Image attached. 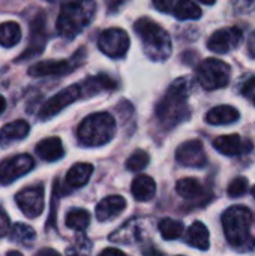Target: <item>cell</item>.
Instances as JSON below:
<instances>
[{
	"label": "cell",
	"mask_w": 255,
	"mask_h": 256,
	"mask_svg": "<svg viewBox=\"0 0 255 256\" xmlns=\"http://www.w3.org/2000/svg\"><path fill=\"white\" fill-rule=\"evenodd\" d=\"M44 186L36 184L32 188H26L15 195V202L23 212V214L29 219H35L42 214L45 207L44 200Z\"/></svg>",
	"instance_id": "ba28073f"
},
{
	"label": "cell",
	"mask_w": 255,
	"mask_h": 256,
	"mask_svg": "<svg viewBox=\"0 0 255 256\" xmlns=\"http://www.w3.org/2000/svg\"><path fill=\"white\" fill-rule=\"evenodd\" d=\"M173 15L177 20H198L201 16L200 6L192 0H179L173 8Z\"/></svg>",
	"instance_id": "4316f807"
},
{
	"label": "cell",
	"mask_w": 255,
	"mask_h": 256,
	"mask_svg": "<svg viewBox=\"0 0 255 256\" xmlns=\"http://www.w3.org/2000/svg\"><path fill=\"white\" fill-rule=\"evenodd\" d=\"M231 68L218 58H207L197 69V80L206 90H216L228 86Z\"/></svg>",
	"instance_id": "8992f818"
},
{
	"label": "cell",
	"mask_w": 255,
	"mask_h": 256,
	"mask_svg": "<svg viewBox=\"0 0 255 256\" xmlns=\"http://www.w3.org/2000/svg\"><path fill=\"white\" fill-rule=\"evenodd\" d=\"M131 192H132L134 198L137 201H140V202L150 201L155 196V194H156L155 180L152 177H149V176H138L132 182Z\"/></svg>",
	"instance_id": "44dd1931"
},
{
	"label": "cell",
	"mask_w": 255,
	"mask_h": 256,
	"mask_svg": "<svg viewBox=\"0 0 255 256\" xmlns=\"http://www.w3.org/2000/svg\"><path fill=\"white\" fill-rule=\"evenodd\" d=\"M177 194L185 200H198L204 195V188L197 178H183L176 186Z\"/></svg>",
	"instance_id": "484cf974"
},
{
	"label": "cell",
	"mask_w": 255,
	"mask_h": 256,
	"mask_svg": "<svg viewBox=\"0 0 255 256\" xmlns=\"http://www.w3.org/2000/svg\"><path fill=\"white\" fill-rule=\"evenodd\" d=\"M96 14L95 0H72L60 8L57 18V32L66 39L80 34Z\"/></svg>",
	"instance_id": "7a4b0ae2"
},
{
	"label": "cell",
	"mask_w": 255,
	"mask_h": 256,
	"mask_svg": "<svg viewBox=\"0 0 255 256\" xmlns=\"http://www.w3.org/2000/svg\"><path fill=\"white\" fill-rule=\"evenodd\" d=\"M35 160L30 154H18L0 162V184H9L17 178L30 172Z\"/></svg>",
	"instance_id": "30bf717a"
},
{
	"label": "cell",
	"mask_w": 255,
	"mask_h": 256,
	"mask_svg": "<svg viewBox=\"0 0 255 256\" xmlns=\"http://www.w3.org/2000/svg\"><path fill=\"white\" fill-rule=\"evenodd\" d=\"M177 2L179 0H153V4L158 10L168 14V12H173V8Z\"/></svg>",
	"instance_id": "d6a6232c"
},
{
	"label": "cell",
	"mask_w": 255,
	"mask_h": 256,
	"mask_svg": "<svg viewBox=\"0 0 255 256\" xmlns=\"http://www.w3.org/2000/svg\"><path fill=\"white\" fill-rule=\"evenodd\" d=\"M44 254H53V255H57V252L50 250V249H45V250H39V252H38V255H44Z\"/></svg>",
	"instance_id": "f35d334b"
},
{
	"label": "cell",
	"mask_w": 255,
	"mask_h": 256,
	"mask_svg": "<svg viewBox=\"0 0 255 256\" xmlns=\"http://www.w3.org/2000/svg\"><path fill=\"white\" fill-rule=\"evenodd\" d=\"M248 50H249L251 56L255 57V32L251 34V38H249V40H248Z\"/></svg>",
	"instance_id": "8d00e7d4"
},
{
	"label": "cell",
	"mask_w": 255,
	"mask_h": 256,
	"mask_svg": "<svg viewBox=\"0 0 255 256\" xmlns=\"http://www.w3.org/2000/svg\"><path fill=\"white\" fill-rule=\"evenodd\" d=\"M48 2H51V3H57V2H60V0H48Z\"/></svg>",
	"instance_id": "60d3db41"
},
{
	"label": "cell",
	"mask_w": 255,
	"mask_h": 256,
	"mask_svg": "<svg viewBox=\"0 0 255 256\" xmlns=\"http://www.w3.org/2000/svg\"><path fill=\"white\" fill-rule=\"evenodd\" d=\"M65 224L74 231H84L90 224V214L83 208H74L66 214Z\"/></svg>",
	"instance_id": "f1b7e54d"
},
{
	"label": "cell",
	"mask_w": 255,
	"mask_h": 256,
	"mask_svg": "<svg viewBox=\"0 0 255 256\" xmlns=\"http://www.w3.org/2000/svg\"><path fill=\"white\" fill-rule=\"evenodd\" d=\"M185 242L191 248H195L198 250H207L209 249V231H207V228L201 222H194L185 236Z\"/></svg>",
	"instance_id": "603a6c76"
},
{
	"label": "cell",
	"mask_w": 255,
	"mask_h": 256,
	"mask_svg": "<svg viewBox=\"0 0 255 256\" xmlns=\"http://www.w3.org/2000/svg\"><path fill=\"white\" fill-rule=\"evenodd\" d=\"M242 93L246 98H255V76H251L245 84L242 86Z\"/></svg>",
	"instance_id": "e575fe53"
},
{
	"label": "cell",
	"mask_w": 255,
	"mask_h": 256,
	"mask_svg": "<svg viewBox=\"0 0 255 256\" xmlns=\"http://www.w3.org/2000/svg\"><path fill=\"white\" fill-rule=\"evenodd\" d=\"M134 28L140 36L146 54L155 62H164L171 54L170 34L155 21L149 18H140L135 21Z\"/></svg>",
	"instance_id": "277c9868"
},
{
	"label": "cell",
	"mask_w": 255,
	"mask_h": 256,
	"mask_svg": "<svg viewBox=\"0 0 255 256\" xmlns=\"http://www.w3.org/2000/svg\"><path fill=\"white\" fill-rule=\"evenodd\" d=\"M92 172H93V166L90 164H84V162L75 164L66 174V184L71 189L83 188L92 177Z\"/></svg>",
	"instance_id": "7402d4cb"
},
{
	"label": "cell",
	"mask_w": 255,
	"mask_h": 256,
	"mask_svg": "<svg viewBox=\"0 0 255 256\" xmlns=\"http://www.w3.org/2000/svg\"><path fill=\"white\" fill-rule=\"evenodd\" d=\"M9 238H11V242H14L17 244L29 248L36 240V232L32 226H29L26 224H15L9 231Z\"/></svg>",
	"instance_id": "d4e9b609"
},
{
	"label": "cell",
	"mask_w": 255,
	"mask_h": 256,
	"mask_svg": "<svg viewBox=\"0 0 255 256\" xmlns=\"http://www.w3.org/2000/svg\"><path fill=\"white\" fill-rule=\"evenodd\" d=\"M74 60H44L39 63H35L29 68L27 74L35 78H42V76H57V75H65L71 72L75 68Z\"/></svg>",
	"instance_id": "4fadbf2b"
},
{
	"label": "cell",
	"mask_w": 255,
	"mask_h": 256,
	"mask_svg": "<svg viewBox=\"0 0 255 256\" xmlns=\"http://www.w3.org/2000/svg\"><path fill=\"white\" fill-rule=\"evenodd\" d=\"M98 46L105 56L119 58L123 57L129 50V36L122 28H108L101 33Z\"/></svg>",
	"instance_id": "9c48e42d"
},
{
	"label": "cell",
	"mask_w": 255,
	"mask_h": 256,
	"mask_svg": "<svg viewBox=\"0 0 255 256\" xmlns=\"http://www.w3.org/2000/svg\"><path fill=\"white\" fill-rule=\"evenodd\" d=\"M36 153L45 162H56L62 159L65 154L62 140L59 136H50V138L39 141L36 146Z\"/></svg>",
	"instance_id": "ac0fdd59"
},
{
	"label": "cell",
	"mask_w": 255,
	"mask_h": 256,
	"mask_svg": "<svg viewBox=\"0 0 255 256\" xmlns=\"http://www.w3.org/2000/svg\"><path fill=\"white\" fill-rule=\"evenodd\" d=\"M21 27L15 21H5L0 24V45L12 48L21 40Z\"/></svg>",
	"instance_id": "cb8c5ba5"
},
{
	"label": "cell",
	"mask_w": 255,
	"mask_h": 256,
	"mask_svg": "<svg viewBox=\"0 0 255 256\" xmlns=\"http://www.w3.org/2000/svg\"><path fill=\"white\" fill-rule=\"evenodd\" d=\"M6 110V99L0 94V114Z\"/></svg>",
	"instance_id": "74e56055"
},
{
	"label": "cell",
	"mask_w": 255,
	"mask_h": 256,
	"mask_svg": "<svg viewBox=\"0 0 255 256\" xmlns=\"http://www.w3.org/2000/svg\"><path fill=\"white\" fill-rule=\"evenodd\" d=\"M81 86V94L83 96H93L96 93L105 92V90H114L117 87V82L111 80L108 75H96L87 78Z\"/></svg>",
	"instance_id": "ffe728a7"
},
{
	"label": "cell",
	"mask_w": 255,
	"mask_h": 256,
	"mask_svg": "<svg viewBox=\"0 0 255 256\" xmlns=\"http://www.w3.org/2000/svg\"><path fill=\"white\" fill-rule=\"evenodd\" d=\"M252 196H254V200H255V186H254V189H252Z\"/></svg>",
	"instance_id": "b9f144b4"
},
{
	"label": "cell",
	"mask_w": 255,
	"mask_h": 256,
	"mask_svg": "<svg viewBox=\"0 0 255 256\" xmlns=\"http://www.w3.org/2000/svg\"><path fill=\"white\" fill-rule=\"evenodd\" d=\"M147 165H149V154L144 150H137L126 160V168L129 171H134V172L143 171Z\"/></svg>",
	"instance_id": "4dcf8cb0"
},
{
	"label": "cell",
	"mask_w": 255,
	"mask_h": 256,
	"mask_svg": "<svg viewBox=\"0 0 255 256\" xmlns=\"http://www.w3.org/2000/svg\"><path fill=\"white\" fill-rule=\"evenodd\" d=\"M11 231V220L8 218V214L0 210V237H5L6 234H9Z\"/></svg>",
	"instance_id": "836d02e7"
},
{
	"label": "cell",
	"mask_w": 255,
	"mask_h": 256,
	"mask_svg": "<svg viewBox=\"0 0 255 256\" xmlns=\"http://www.w3.org/2000/svg\"><path fill=\"white\" fill-rule=\"evenodd\" d=\"M116 134L114 117L108 112H95L87 116L78 126L77 135L83 146L99 147L113 140Z\"/></svg>",
	"instance_id": "5b68a950"
},
{
	"label": "cell",
	"mask_w": 255,
	"mask_h": 256,
	"mask_svg": "<svg viewBox=\"0 0 255 256\" xmlns=\"http://www.w3.org/2000/svg\"><path fill=\"white\" fill-rule=\"evenodd\" d=\"M30 132V124L24 120H15L0 129V146L8 147L17 141L24 140Z\"/></svg>",
	"instance_id": "9a60e30c"
},
{
	"label": "cell",
	"mask_w": 255,
	"mask_h": 256,
	"mask_svg": "<svg viewBox=\"0 0 255 256\" xmlns=\"http://www.w3.org/2000/svg\"><path fill=\"white\" fill-rule=\"evenodd\" d=\"M240 118V114L239 111L234 108V106H230V105H219V106H215L212 108L207 116H206V120L209 124H213V126H224V124H231L234 122H237Z\"/></svg>",
	"instance_id": "d6986e66"
},
{
	"label": "cell",
	"mask_w": 255,
	"mask_h": 256,
	"mask_svg": "<svg viewBox=\"0 0 255 256\" xmlns=\"http://www.w3.org/2000/svg\"><path fill=\"white\" fill-rule=\"evenodd\" d=\"M44 32H45V24H44L42 18H36L33 22H30V44H29L27 50L24 51V54L21 56V60H24L30 56H36L42 51V48L45 46V42H47Z\"/></svg>",
	"instance_id": "e0dca14e"
},
{
	"label": "cell",
	"mask_w": 255,
	"mask_h": 256,
	"mask_svg": "<svg viewBox=\"0 0 255 256\" xmlns=\"http://www.w3.org/2000/svg\"><path fill=\"white\" fill-rule=\"evenodd\" d=\"M81 86L80 84H74L69 86L66 88H63L62 92L56 93L54 96H51L41 108L39 111V120H50L54 116H57L62 110H65L68 105L74 104L78 98H81Z\"/></svg>",
	"instance_id": "52a82bcc"
},
{
	"label": "cell",
	"mask_w": 255,
	"mask_h": 256,
	"mask_svg": "<svg viewBox=\"0 0 255 256\" xmlns=\"http://www.w3.org/2000/svg\"><path fill=\"white\" fill-rule=\"evenodd\" d=\"M243 39V32L239 27H227L215 32L209 42L207 46L210 51L218 52V54H227L233 50H236Z\"/></svg>",
	"instance_id": "8fae6325"
},
{
	"label": "cell",
	"mask_w": 255,
	"mask_h": 256,
	"mask_svg": "<svg viewBox=\"0 0 255 256\" xmlns=\"http://www.w3.org/2000/svg\"><path fill=\"white\" fill-rule=\"evenodd\" d=\"M251 225L252 213L243 206L230 207L222 214V228L225 232V238L233 248L239 250L254 249L255 240L249 236Z\"/></svg>",
	"instance_id": "3957f363"
},
{
	"label": "cell",
	"mask_w": 255,
	"mask_h": 256,
	"mask_svg": "<svg viewBox=\"0 0 255 256\" xmlns=\"http://www.w3.org/2000/svg\"><path fill=\"white\" fill-rule=\"evenodd\" d=\"M213 147L225 156H240L252 150V142L243 140L237 134H231V135L218 136L213 141Z\"/></svg>",
	"instance_id": "5bb4252c"
},
{
	"label": "cell",
	"mask_w": 255,
	"mask_h": 256,
	"mask_svg": "<svg viewBox=\"0 0 255 256\" xmlns=\"http://www.w3.org/2000/svg\"><path fill=\"white\" fill-rule=\"evenodd\" d=\"M141 236V228H140V222L137 220H131L128 222L123 228H120L116 234L111 236L113 242H123V243H132L140 240Z\"/></svg>",
	"instance_id": "83f0119b"
},
{
	"label": "cell",
	"mask_w": 255,
	"mask_h": 256,
	"mask_svg": "<svg viewBox=\"0 0 255 256\" xmlns=\"http://www.w3.org/2000/svg\"><path fill=\"white\" fill-rule=\"evenodd\" d=\"M102 255H117V256H125V254L119 249H113V248H108L105 250H102Z\"/></svg>",
	"instance_id": "d590c367"
},
{
	"label": "cell",
	"mask_w": 255,
	"mask_h": 256,
	"mask_svg": "<svg viewBox=\"0 0 255 256\" xmlns=\"http://www.w3.org/2000/svg\"><path fill=\"white\" fill-rule=\"evenodd\" d=\"M198 2H201V3H204V4H213L216 0H198Z\"/></svg>",
	"instance_id": "ab89813d"
},
{
	"label": "cell",
	"mask_w": 255,
	"mask_h": 256,
	"mask_svg": "<svg viewBox=\"0 0 255 256\" xmlns=\"http://www.w3.org/2000/svg\"><path fill=\"white\" fill-rule=\"evenodd\" d=\"M176 159L183 166H191V168H201L207 164L203 144L198 140H191L183 142L176 152Z\"/></svg>",
	"instance_id": "7c38bea8"
},
{
	"label": "cell",
	"mask_w": 255,
	"mask_h": 256,
	"mask_svg": "<svg viewBox=\"0 0 255 256\" xmlns=\"http://www.w3.org/2000/svg\"><path fill=\"white\" fill-rule=\"evenodd\" d=\"M189 92L191 86L186 78H177L170 86L167 94L162 98L156 108V116L164 126L173 128L189 116V108L186 102Z\"/></svg>",
	"instance_id": "6da1fadb"
},
{
	"label": "cell",
	"mask_w": 255,
	"mask_h": 256,
	"mask_svg": "<svg viewBox=\"0 0 255 256\" xmlns=\"http://www.w3.org/2000/svg\"><path fill=\"white\" fill-rule=\"evenodd\" d=\"M125 207H126V201L123 196H119V195L107 196L96 206V218L101 222H107L119 216L125 210Z\"/></svg>",
	"instance_id": "2e32d148"
},
{
	"label": "cell",
	"mask_w": 255,
	"mask_h": 256,
	"mask_svg": "<svg viewBox=\"0 0 255 256\" xmlns=\"http://www.w3.org/2000/svg\"><path fill=\"white\" fill-rule=\"evenodd\" d=\"M159 232L162 236L164 240H177L182 237L185 226L182 222L174 220V219H162L158 225Z\"/></svg>",
	"instance_id": "f546056e"
},
{
	"label": "cell",
	"mask_w": 255,
	"mask_h": 256,
	"mask_svg": "<svg viewBox=\"0 0 255 256\" xmlns=\"http://www.w3.org/2000/svg\"><path fill=\"white\" fill-rule=\"evenodd\" d=\"M246 190H248V180H246L245 177H237V178H234V180L230 183L227 192H228V195H230L231 198H239V196H242Z\"/></svg>",
	"instance_id": "1f68e13d"
}]
</instances>
